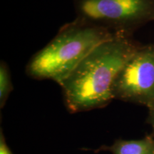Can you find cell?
<instances>
[{"instance_id":"1","label":"cell","mask_w":154,"mask_h":154,"mask_svg":"<svg viewBox=\"0 0 154 154\" xmlns=\"http://www.w3.org/2000/svg\"><path fill=\"white\" fill-rule=\"evenodd\" d=\"M140 45L133 37L115 35L88 54L59 84L69 111L83 112L109 104L116 76Z\"/></svg>"},{"instance_id":"2","label":"cell","mask_w":154,"mask_h":154,"mask_svg":"<svg viewBox=\"0 0 154 154\" xmlns=\"http://www.w3.org/2000/svg\"><path fill=\"white\" fill-rule=\"evenodd\" d=\"M115 34L75 19L63 25L45 47L32 56L26 66L28 76L60 84L96 47Z\"/></svg>"},{"instance_id":"3","label":"cell","mask_w":154,"mask_h":154,"mask_svg":"<svg viewBox=\"0 0 154 154\" xmlns=\"http://www.w3.org/2000/svg\"><path fill=\"white\" fill-rule=\"evenodd\" d=\"M76 19L115 35L133 37L154 22V0H72Z\"/></svg>"},{"instance_id":"4","label":"cell","mask_w":154,"mask_h":154,"mask_svg":"<svg viewBox=\"0 0 154 154\" xmlns=\"http://www.w3.org/2000/svg\"><path fill=\"white\" fill-rule=\"evenodd\" d=\"M113 99L149 108L154 103V44H140L116 76Z\"/></svg>"},{"instance_id":"5","label":"cell","mask_w":154,"mask_h":154,"mask_svg":"<svg viewBox=\"0 0 154 154\" xmlns=\"http://www.w3.org/2000/svg\"><path fill=\"white\" fill-rule=\"evenodd\" d=\"M154 140L146 137L140 140H119L111 147L113 154H151Z\"/></svg>"},{"instance_id":"6","label":"cell","mask_w":154,"mask_h":154,"mask_svg":"<svg viewBox=\"0 0 154 154\" xmlns=\"http://www.w3.org/2000/svg\"><path fill=\"white\" fill-rule=\"evenodd\" d=\"M13 90L9 68L5 61L0 62V106L3 108L9 94Z\"/></svg>"},{"instance_id":"7","label":"cell","mask_w":154,"mask_h":154,"mask_svg":"<svg viewBox=\"0 0 154 154\" xmlns=\"http://www.w3.org/2000/svg\"><path fill=\"white\" fill-rule=\"evenodd\" d=\"M0 154H13L6 144L2 131H1V139H0Z\"/></svg>"},{"instance_id":"8","label":"cell","mask_w":154,"mask_h":154,"mask_svg":"<svg viewBox=\"0 0 154 154\" xmlns=\"http://www.w3.org/2000/svg\"><path fill=\"white\" fill-rule=\"evenodd\" d=\"M149 117H148V122L151 125L154 134V103L149 108Z\"/></svg>"},{"instance_id":"9","label":"cell","mask_w":154,"mask_h":154,"mask_svg":"<svg viewBox=\"0 0 154 154\" xmlns=\"http://www.w3.org/2000/svg\"><path fill=\"white\" fill-rule=\"evenodd\" d=\"M151 154H154V143H153V148H152V150H151Z\"/></svg>"}]
</instances>
